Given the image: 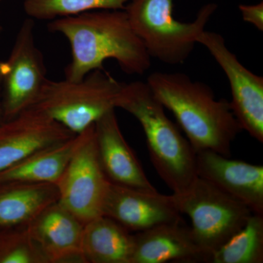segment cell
Instances as JSON below:
<instances>
[{"label": "cell", "mask_w": 263, "mask_h": 263, "mask_svg": "<svg viewBox=\"0 0 263 263\" xmlns=\"http://www.w3.org/2000/svg\"><path fill=\"white\" fill-rule=\"evenodd\" d=\"M171 196L180 214L191 219L192 233L206 263L253 214L245 204L198 176L182 193Z\"/></svg>", "instance_id": "cell-6"}, {"label": "cell", "mask_w": 263, "mask_h": 263, "mask_svg": "<svg viewBox=\"0 0 263 263\" xmlns=\"http://www.w3.org/2000/svg\"><path fill=\"white\" fill-rule=\"evenodd\" d=\"M238 9L242 18L247 23L251 24L258 29L263 31V3L255 5H240Z\"/></svg>", "instance_id": "cell-21"}, {"label": "cell", "mask_w": 263, "mask_h": 263, "mask_svg": "<svg viewBox=\"0 0 263 263\" xmlns=\"http://www.w3.org/2000/svg\"><path fill=\"white\" fill-rule=\"evenodd\" d=\"M3 0H0V3H1V2H3Z\"/></svg>", "instance_id": "cell-24"}, {"label": "cell", "mask_w": 263, "mask_h": 263, "mask_svg": "<svg viewBox=\"0 0 263 263\" xmlns=\"http://www.w3.org/2000/svg\"><path fill=\"white\" fill-rule=\"evenodd\" d=\"M2 30H3V28H2V25L0 24V35H1Z\"/></svg>", "instance_id": "cell-23"}, {"label": "cell", "mask_w": 263, "mask_h": 263, "mask_svg": "<svg viewBox=\"0 0 263 263\" xmlns=\"http://www.w3.org/2000/svg\"><path fill=\"white\" fill-rule=\"evenodd\" d=\"M224 71L230 86L232 110L240 128L263 143V78L246 68L220 34L203 31L197 39Z\"/></svg>", "instance_id": "cell-9"}, {"label": "cell", "mask_w": 263, "mask_h": 263, "mask_svg": "<svg viewBox=\"0 0 263 263\" xmlns=\"http://www.w3.org/2000/svg\"><path fill=\"white\" fill-rule=\"evenodd\" d=\"M82 138V133L34 152L0 172V182L57 184Z\"/></svg>", "instance_id": "cell-18"}, {"label": "cell", "mask_w": 263, "mask_h": 263, "mask_svg": "<svg viewBox=\"0 0 263 263\" xmlns=\"http://www.w3.org/2000/svg\"><path fill=\"white\" fill-rule=\"evenodd\" d=\"M122 85L103 69L91 71L79 81L47 79L32 106L80 134L116 108Z\"/></svg>", "instance_id": "cell-5"}, {"label": "cell", "mask_w": 263, "mask_h": 263, "mask_svg": "<svg viewBox=\"0 0 263 263\" xmlns=\"http://www.w3.org/2000/svg\"><path fill=\"white\" fill-rule=\"evenodd\" d=\"M48 28L61 34L70 46L71 60L65 79L79 81L114 60L126 73L142 75L151 67V57L132 28L124 10L86 12L51 20Z\"/></svg>", "instance_id": "cell-1"}, {"label": "cell", "mask_w": 263, "mask_h": 263, "mask_svg": "<svg viewBox=\"0 0 263 263\" xmlns=\"http://www.w3.org/2000/svg\"><path fill=\"white\" fill-rule=\"evenodd\" d=\"M5 71V62H0V94H1L2 89H3V79H4ZM0 97H1V95H0ZM3 117H4V115H3V102L0 101V123L3 122H2V120H3Z\"/></svg>", "instance_id": "cell-22"}, {"label": "cell", "mask_w": 263, "mask_h": 263, "mask_svg": "<svg viewBox=\"0 0 263 263\" xmlns=\"http://www.w3.org/2000/svg\"><path fill=\"white\" fill-rule=\"evenodd\" d=\"M115 106L141 124L151 161L161 179L174 193L184 191L197 177L196 152L166 116L147 83H123Z\"/></svg>", "instance_id": "cell-3"}, {"label": "cell", "mask_w": 263, "mask_h": 263, "mask_svg": "<svg viewBox=\"0 0 263 263\" xmlns=\"http://www.w3.org/2000/svg\"><path fill=\"white\" fill-rule=\"evenodd\" d=\"M34 20L26 19L5 62L3 106L6 120L32 106L48 79L42 52L34 41Z\"/></svg>", "instance_id": "cell-8"}, {"label": "cell", "mask_w": 263, "mask_h": 263, "mask_svg": "<svg viewBox=\"0 0 263 263\" xmlns=\"http://www.w3.org/2000/svg\"><path fill=\"white\" fill-rule=\"evenodd\" d=\"M95 134L99 160L110 183L143 191L157 192L124 139L115 109L95 123Z\"/></svg>", "instance_id": "cell-13"}, {"label": "cell", "mask_w": 263, "mask_h": 263, "mask_svg": "<svg viewBox=\"0 0 263 263\" xmlns=\"http://www.w3.org/2000/svg\"><path fill=\"white\" fill-rule=\"evenodd\" d=\"M132 0H24V10L29 18L53 20L103 10H124Z\"/></svg>", "instance_id": "cell-20"}, {"label": "cell", "mask_w": 263, "mask_h": 263, "mask_svg": "<svg viewBox=\"0 0 263 263\" xmlns=\"http://www.w3.org/2000/svg\"><path fill=\"white\" fill-rule=\"evenodd\" d=\"M134 235L108 216L84 224L81 254L86 263H131Z\"/></svg>", "instance_id": "cell-17"}, {"label": "cell", "mask_w": 263, "mask_h": 263, "mask_svg": "<svg viewBox=\"0 0 263 263\" xmlns=\"http://www.w3.org/2000/svg\"><path fill=\"white\" fill-rule=\"evenodd\" d=\"M262 262L263 215L256 214L208 260V263Z\"/></svg>", "instance_id": "cell-19"}, {"label": "cell", "mask_w": 263, "mask_h": 263, "mask_svg": "<svg viewBox=\"0 0 263 263\" xmlns=\"http://www.w3.org/2000/svg\"><path fill=\"white\" fill-rule=\"evenodd\" d=\"M103 216L136 233L182 219L171 195L112 183L104 200Z\"/></svg>", "instance_id": "cell-11"}, {"label": "cell", "mask_w": 263, "mask_h": 263, "mask_svg": "<svg viewBox=\"0 0 263 263\" xmlns=\"http://www.w3.org/2000/svg\"><path fill=\"white\" fill-rule=\"evenodd\" d=\"M134 241L131 263L205 262L206 259L183 219L138 232Z\"/></svg>", "instance_id": "cell-15"}, {"label": "cell", "mask_w": 263, "mask_h": 263, "mask_svg": "<svg viewBox=\"0 0 263 263\" xmlns=\"http://www.w3.org/2000/svg\"><path fill=\"white\" fill-rule=\"evenodd\" d=\"M197 176L263 215V167L232 160L210 150L196 155Z\"/></svg>", "instance_id": "cell-12"}, {"label": "cell", "mask_w": 263, "mask_h": 263, "mask_svg": "<svg viewBox=\"0 0 263 263\" xmlns=\"http://www.w3.org/2000/svg\"><path fill=\"white\" fill-rule=\"evenodd\" d=\"M110 183L99 160L93 124L83 132L79 146L56 184L58 202L86 224L103 216Z\"/></svg>", "instance_id": "cell-7"}, {"label": "cell", "mask_w": 263, "mask_h": 263, "mask_svg": "<svg viewBox=\"0 0 263 263\" xmlns=\"http://www.w3.org/2000/svg\"><path fill=\"white\" fill-rule=\"evenodd\" d=\"M156 98L174 114L195 152L210 150L226 157L242 130L228 100L181 72H155L147 79Z\"/></svg>", "instance_id": "cell-2"}, {"label": "cell", "mask_w": 263, "mask_h": 263, "mask_svg": "<svg viewBox=\"0 0 263 263\" xmlns=\"http://www.w3.org/2000/svg\"><path fill=\"white\" fill-rule=\"evenodd\" d=\"M6 121L0 123V172L76 135L33 106Z\"/></svg>", "instance_id": "cell-10"}, {"label": "cell", "mask_w": 263, "mask_h": 263, "mask_svg": "<svg viewBox=\"0 0 263 263\" xmlns=\"http://www.w3.org/2000/svg\"><path fill=\"white\" fill-rule=\"evenodd\" d=\"M0 191V228L28 226L41 213L58 202L56 184L11 181Z\"/></svg>", "instance_id": "cell-16"}, {"label": "cell", "mask_w": 263, "mask_h": 263, "mask_svg": "<svg viewBox=\"0 0 263 263\" xmlns=\"http://www.w3.org/2000/svg\"><path fill=\"white\" fill-rule=\"evenodd\" d=\"M174 8V0H132L124 8L151 58L170 65L183 63L188 58L217 5H204L191 22L176 20Z\"/></svg>", "instance_id": "cell-4"}, {"label": "cell", "mask_w": 263, "mask_h": 263, "mask_svg": "<svg viewBox=\"0 0 263 263\" xmlns=\"http://www.w3.org/2000/svg\"><path fill=\"white\" fill-rule=\"evenodd\" d=\"M48 263L84 262L81 243L84 224L58 202L27 226Z\"/></svg>", "instance_id": "cell-14"}]
</instances>
